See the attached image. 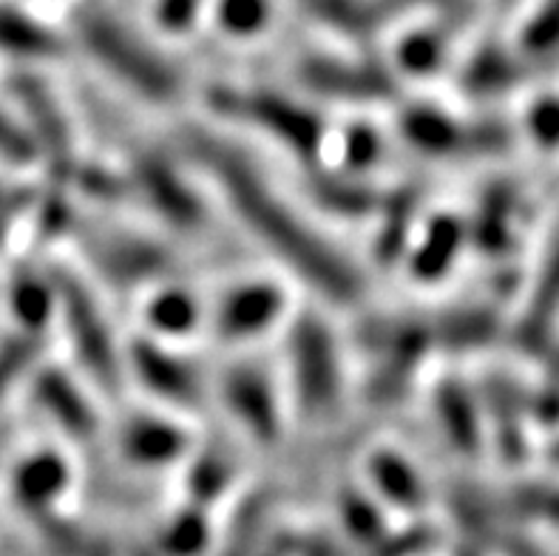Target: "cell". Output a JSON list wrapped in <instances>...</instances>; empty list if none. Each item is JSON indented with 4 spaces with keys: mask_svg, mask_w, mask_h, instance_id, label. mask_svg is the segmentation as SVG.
Returning a JSON list of instances; mask_svg holds the SVG:
<instances>
[{
    "mask_svg": "<svg viewBox=\"0 0 559 556\" xmlns=\"http://www.w3.org/2000/svg\"><path fill=\"white\" fill-rule=\"evenodd\" d=\"M207 159L219 170L227 197L234 199L241 216L248 218L250 227H255L264 241L284 253V259L296 268H305V275H310L312 282L324 284L335 293H347L353 287L355 279L347 264H341L333 253H326L330 247L305 230L296 213L287 211L282 199L273 197L255 174L250 177V170L234 154L225 156L222 151H213Z\"/></svg>",
    "mask_w": 559,
    "mask_h": 556,
    "instance_id": "cell-1",
    "label": "cell"
}]
</instances>
